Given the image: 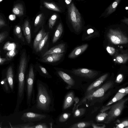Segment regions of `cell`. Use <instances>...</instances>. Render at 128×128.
<instances>
[{
    "mask_svg": "<svg viewBox=\"0 0 128 128\" xmlns=\"http://www.w3.org/2000/svg\"><path fill=\"white\" fill-rule=\"evenodd\" d=\"M72 0H64L66 4H70L71 3Z\"/></svg>",
    "mask_w": 128,
    "mask_h": 128,
    "instance_id": "cell-47",
    "label": "cell"
},
{
    "mask_svg": "<svg viewBox=\"0 0 128 128\" xmlns=\"http://www.w3.org/2000/svg\"><path fill=\"white\" fill-rule=\"evenodd\" d=\"M14 32L15 34L22 41H24V38L22 36L20 26H16L14 28Z\"/></svg>",
    "mask_w": 128,
    "mask_h": 128,
    "instance_id": "cell-26",
    "label": "cell"
},
{
    "mask_svg": "<svg viewBox=\"0 0 128 128\" xmlns=\"http://www.w3.org/2000/svg\"><path fill=\"white\" fill-rule=\"evenodd\" d=\"M124 125V127L128 126V120H124L122 122Z\"/></svg>",
    "mask_w": 128,
    "mask_h": 128,
    "instance_id": "cell-43",
    "label": "cell"
},
{
    "mask_svg": "<svg viewBox=\"0 0 128 128\" xmlns=\"http://www.w3.org/2000/svg\"><path fill=\"white\" fill-rule=\"evenodd\" d=\"M88 46L87 44H85L75 48L69 54L68 57L69 58H74L78 56L84 52Z\"/></svg>",
    "mask_w": 128,
    "mask_h": 128,
    "instance_id": "cell-16",
    "label": "cell"
},
{
    "mask_svg": "<svg viewBox=\"0 0 128 128\" xmlns=\"http://www.w3.org/2000/svg\"><path fill=\"white\" fill-rule=\"evenodd\" d=\"M49 34V32H47L45 37L40 42L36 50V52H40L42 50L48 39Z\"/></svg>",
    "mask_w": 128,
    "mask_h": 128,
    "instance_id": "cell-24",
    "label": "cell"
},
{
    "mask_svg": "<svg viewBox=\"0 0 128 128\" xmlns=\"http://www.w3.org/2000/svg\"><path fill=\"white\" fill-rule=\"evenodd\" d=\"M7 60L6 58H2L0 56V65L3 64Z\"/></svg>",
    "mask_w": 128,
    "mask_h": 128,
    "instance_id": "cell-42",
    "label": "cell"
},
{
    "mask_svg": "<svg viewBox=\"0 0 128 128\" xmlns=\"http://www.w3.org/2000/svg\"><path fill=\"white\" fill-rule=\"evenodd\" d=\"M74 99V92L70 91L66 95L62 106V109L65 110L70 107L73 104Z\"/></svg>",
    "mask_w": 128,
    "mask_h": 128,
    "instance_id": "cell-14",
    "label": "cell"
},
{
    "mask_svg": "<svg viewBox=\"0 0 128 128\" xmlns=\"http://www.w3.org/2000/svg\"><path fill=\"white\" fill-rule=\"evenodd\" d=\"M63 55V53H53L43 57L41 61L48 63L55 62L60 60Z\"/></svg>",
    "mask_w": 128,
    "mask_h": 128,
    "instance_id": "cell-10",
    "label": "cell"
},
{
    "mask_svg": "<svg viewBox=\"0 0 128 128\" xmlns=\"http://www.w3.org/2000/svg\"><path fill=\"white\" fill-rule=\"evenodd\" d=\"M128 60V55L127 54H120L117 55L114 58V62L118 64L126 63Z\"/></svg>",
    "mask_w": 128,
    "mask_h": 128,
    "instance_id": "cell-21",
    "label": "cell"
},
{
    "mask_svg": "<svg viewBox=\"0 0 128 128\" xmlns=\"http://www.w3.org/2000/svg\"><path fill=\"white\" fill-rule=\"evenodd\" d=\"M94 30L92 29H89L88 30L87 32L88 34H90L94 32Z\"/></svg>",
    "mask_w": 128,
    "mask_h": 128,
    "instance_id": "cell-46",
    "label": "cell"
},
{
    "mask_svg": "<svg viewBox=\"0 0 128 128\" xmlns=\"http://www.w3.org/2000/svg\"><path fill=\"white\" fill-rule=\"evenodd\" d=\"M59 76L67 84L66 87V89H68L73 86L75 84V82L73 78L69 75L64 72L59 70L57 72Z\"/></svg>",
    "mask_w": 128,
    "mask_h": 128,
    "instance_id": "cell-12",
    "label": "cell"
},
{
    "mask_svg": "<svg viewBox=\"0 0 128 128\" xmlns=\"http://www.w3.org/2000/svg\"><path fill=\"white\" fill-rule=\"evenodd\" d=\"M49 128L46 123H41L33 125L30 128Z\"/></svg>",
    "mask_w": 128,
    "mask_h": 128,
    "instance_id": "cell-35",
    "label": "cell"
},
{
    "mask_svg": "<svg viewBox=\"0 0 128 128\" xmlns=\"http://www.w3.org/2000/svg\"><path fill=\"white\" fill-rule=\"evenodd\" d=\"M57 15L55 14L51 16L48 20V26L49 28L52 29L54 26L57 19Z\"/></svg>",
    "mask_w": 128,
    "mask_h": 128,
    "instance_id": "cell-28",
    "label": "cell"
},
{
    "mask_svg": "<svg viewBox=\"0 0 128 128\" xmlns=\"http://www.w3.org/2000/svg\"><path fill=\"white\" fill-rule=\"evenodd\" d=\"M36 106L37 109L44 112L55 111L53 92L48 85L38 80L36 82Z\"/></svg>",
    "mask_w": 128,
    "mask_h": 128,
    "instance_id": "cell-1",
    "label": "cell"
},
{
    "mask_svg": "<svg viewBox=\"0 0 128 128\" xmlns=\"http://www.w3.org/2000/svg\"><path fill=\"white\" fill-rule=\"evenodd\" d=\"M93 128H105V125L97 124L95 123H92V125Z\"/></svg>",
    "mask_w": 128,
    "mask_h": 128,
    "instance_id": "cell-40",
    "label": "cell"
},
{
    "mask_svg": "<svg viewBox=\"0 0 128 128\" xmlns=\"http://www.w3.org/2000/svg\"><path fill=\"white\" fill-rule=\"evenodd\" d=\"M108 76V73H106L102 76L96 80L88 88L85 95L92 91L100 88V85L106 79Z\"/></svg>",
    "mask_w": 128,
    "mask_h": 128,
    "instance_id": "cell-9",
    "label": "cell"
},
{
    "mask_svg": "<svg viewBox=\"0 0 128 128\" xmlns=\"http://www.w3.org/2000/svg\"><path fill=\"white\" fill-rule=\"evenodd\" d=\"M63 32V28L61 23H60L57 27L52 40V42L54 44L59 39Z\"/></svg>",
    "mask_w": 128,
    "mask_h": 128,
    "instance_id": "cell-20",
    "label": "cell"
},
{
    "mask_svg": "<svg viewBox=\"0 0 128 128\" xmlns=\"http://www.w3.org/2000/svg\"><path fill=\"white\" fill-rule=\"evenodd\" d=\"M12 12L14 14L18 16H21L24 14V8L23 6L21 4L16 5L14 8Z\"/></svg>",
    "mask_w": 128,
    "mask_h": 128,
    "instance_id": "cell-23",
    "label": "cell"
},
{
    "mask_svg": "<svg viewBox=\"0 0 128 128\" xmlns=\"http://www.w3.org/2000/svg\"></svg>",
    "mask_w": 128,
    "mask_h": 128,
    "instance_id": "cell-51",
    "label": "cell"
},
{
    "mask_svg": "<svg viewBox=\"0 0 128 128\" xmlns=\"http://www.w3.org/2000/svg\"><path fill=\"white\" fill-rule=\"evenodd\" d=\"M46 33L47 32H45L43 27H42V29L36 35L34 39L33 46L34 50H36L40 42L44 38Z\"/></svg>",
    "mask_w": 128,
    "mask_h": 128,
    "instance_id": "cell-18",
    "label": "cell"
},
{
    "mask_svg": "<svg viewBox=\"0 0 128 128\" xmlns=\"http://www.w3.org/2000/svg\"><path fill=\"white\" fill-rule=\"evenodd\" d=\"M22 30L26 41L28 44L30 43L31 39V30L29 22L26 20L23 26Z\"/></svg>",
    "mask_w": 128,
    "mask_h": 128,
    "instance_id": "cell-15",
    "label": "cell"
},
{
    "mask_svg": "<svg viewBox=\"0 0 128 128\" xmlns=\"http://www.w3.org/2000/svg\"><path fill=\"white\" fill-rule=\"evenodd\" d=\"M17 53V51L16 48L9 51L6 54V58L7 60L12 59Z\"/></svg>",
    "mask_w": 128,
    "mask_h": 128,
    "instance_id": "cell-30",
    "label": "cell"
},
{
    "mask_svg": "<svg viewBox=\"0 0 128 128\" xmlns=\"http://www.w3.org/2000/svg\"><path fill=\"white\" fill-rule=\"evenodd\" d=\"M121 0H115L105 10L101 16L104 18L108 16L116 10V8Z\"/></svg>",
    "mask_w": 128,
    "mask_h": 128,
    "instance_id": "cell-17",
    "label": "cell"
},
{
    "mask_svg": "<svg viewBox=\"0 0 128 128\" xmlns=\"http://www.w3.org/2000/svg\"><path fill=\"white\" fill-rule=\"evenodd\" d=\"M46 117V116L45 114L28 112L24 113L21 119L24 122H32L40 120Z\"/></svg>",
    "mask_w": 128,
    "mask_h": 128,
    "instance_id": "cell-8",
    "label": "cell"
},
{
    "mask_svg": "<svg viewBox=\"0 0 128 128\" xmlns=\"http://www.w3.org/2000/svg\"><path fill=\"white\" fill-rule=\"evenodd\" d=\"M35 74L32 65L30 66L28 74L26 79V100L28 106L30 107L31 103H34V84Z\"/></svg>",
    "mask_w": 128,
    "mask_h": 128,
    "instance_id": "cell-4",
    "label": "cell"
},
{
    "mask_svg": "<svg viewBox=\"0 0 128 128\" xmlns=\"http://www.w3.org/2000/svg\"><path fill=\"white\" fill-rule=\"evenodd\" d=\"M106 50L111 55H113L116 52L115 49L113 47L110 46H108Z\"/></svg>",
    "mask_w": 128,
    "mask_h": 128,
    "instance_id": "cell-37",
    "label": "cell"
},
{
    "mask_svg": "<svg viewBox=\"0 0 128 128\" xmlns=\"http://www.w3.org/2000/svg\"><path fill=\"white\" fill-rule=\"evenodd\" d=\"M72 72L76 76L90 79L94 78L98 74L97 71L86 68L74 69Z\"/></svg>",
    "mask_w": 128,
    "mask_h": 128,
    "instance_id": "cell-7",
    "label": "cell"
},
{
    "mask_svg": "<svg viewBox=\"0 0 128 128\" xmlns=\"http://www.w3.org/2000/svg\"><path fill=\"white\" fill-rule=\"evenodd\" d=\"M125 127L123 124L122 123L118 124L116 128H122Z\"/></svg>",
    "mask_w": 128,
    "mask_h": 128,
    "instance_id": "cell-44",
    "label": "cell"
},
{
    "mask_svg": "<svg viewBox=\"0 0 128 128\" xmlns=\"http://www.w3.org/2000/svg\"><path fill=\"white\" fill-rule=\"evenodd\" d=\"M128 99L127 98L122 99L112 105L102 108L100 110V112H102L110 108L104 122L107 124H109L119 116L124 108L125 104Z\"/></svg>",
    "mask_w": 128,
    "mask_h": 128,
    "instance_id": "cell-2",
    "label": "cell"
},
{
    "mask_svg": "<svg viewBox=\"0 0 128 128\" xmlns=\"http://www.w3.org/2000/svg\"><path fill=\"white\" fill-rule=\"evenodd\" d=\"M52 123H50V128H52Z\"/></svg>",
    "mask_w": 128,
    "mask_h": 128,
    "instance_id": "cell-49",
    "label": "cell"
},
{
    "mask_svg": "<svg viewBox=\"0 0 128 128\" xmlns=\"http://www.w3.org/2000/svg\"><path fill=\"white\" fill-rule=\"evenodd\" d=\"M39 67L42 74H44V76L48 78H52L51 76L49 74L45 68L41 66H40Z\"/></svg>",
    "mask_w": 128,
    "mask_h": 128,
    "instance_id": "cell-33",
    "label": "cell"
},
{
    "mask_svg": "<svg viewBox=\"0 0 128 128\" xmlns=\"http://www.w3.org/2000/svg\"><path fill=\"white\" fill-rule=\"evenodd\" d=\"M92 123L90 122H77L71 125L70 128H84L89 127L92 125Z\"/></svg>",
    "mask_w": 128,
    "mask_h": 128,
    "instance_id": "cell-22",
    "label": "cell"
},
{
    "mask_svg": "<svg viewBox=\"0 0 128 128\" xmlns=\"http://www.w3.org/2000/svg\"><path fill=\"white\" fill-rule=\"evenodd\" d=\"M123 79V75L122 74H120L117 76L116 82L117 83H120L122 81Z\"/></svg>",
    "mask_w": 128,
    "mask_h": 128,
    "instance_id": "cell-39",
    "label": "cell"
},
{
    "mask_svg": "<svg viewBox=\"0 0 128 128\" xmlns=\"http://www.w3.org/2000/svg\"><path fill=\"white\" fill-rule=\"evenodd\" d=\"M107 36L110 41L114 44H125L128 42L127 37L118 30L110 29L107 33Z\"/></svg>",
    "mask_w": 128,
    "mask_h": 128,
    "instance_id": "cell-6",
    "label": "cell"
},
{
    "mask_svg": "<svg viewBox=\"0 0 128 128\" xmlns=\"http://www.w3.org/2000/svg\"><path fill=\"white\" fill-rule=\"evenodd\" d=\"M44 4L45 7L49 9L57 12H60V8L53 3L44 2Z\"/></svg>",
    "mask_w": 128,
    "mask_h": 128,
    "instance_id": "cell-25",
    "label": "cell"
},
{
    "mask_svg": "<svg viewBox=\"0 0 128 128\" xmlns=\"http://www.w3.org/2000/svg\"><path fill=\"white\" fill-rule=\"evenodd\" d=\"M8 35V33L7 32H4L0 33V42L4 40Z\"/></svg>",
    "mask_w": 128,
    "mask_h": 128,
    "instance_id": "cell-36",
    "label": "cell"
},
{
    "mask_svg": "<svg viewBox=\"0 0 128 128\" xmlns=\"http://www.w3.org/2000/svg\"><path fill=\"white\" fill-rule=\"evenodd\" d=\"M128 87L120 89L115 95L105 106L102 108H105L110 106L111 104L122 99L123 97L128 94Z\"/></svg>",
    "mask_w": 128,
    "mask_h": 128,
    "instance_id": "cell-11",
    "label": "cell"
},
{
    "mask_svg": "<svg viewBox=\"0 0 128 128\" xmlns=\"http://www.w3.org/2000/svg\"><path fill=\"white\" fill-rule=\"evenodd\" d=\"M65 44H60L53 47L46 51L42 55V57L53 53H63L65 52Z\"/></svg>",
    "mask_w": 128,
    "mask_h": 128,
    "instance_id": "cell-13",
    "label": "cell"
},
{
    "mask_svg": "<svg viewBox=\"0 0 128 128\" xmlns=\"http://www.w3.org/2000/svg\"><path fill=\"white\" fill-rule=\"evenodd\" d=\"M5 25V22L0 18V28Z\"/></svg>",
    "mask_w": 128,
    "mask_h": 128,
    "instance_id": "cell-41",
    "label": "cell"
},
{
    "mask_svg": "<svg viewBox=\"0 0 128 128\" xmlns=\"http://www.w3.org/2000/svg\"><path fill=\"white\" fill-rule=\"evenodd\" d=\"M2 0H0V2L2 1Z\"/></svg>",
    "mask_w": 128,
    "mask_h": 128,
    "instance_id": "cell-50",
    "label": "cell"
},
{
    "mask_svg": "<svg viewBox=\"0 0 128 128\" xmlns=\"http://www.w3.org/2000/svg\"><path fill=\"white\" fill-rule=\"evenodd\" d=\"M86 109L84 108L77 109L74 112L73 116L74 118H78L82 116L85 113Z\"/></svg>",
    "mask_w": 128,
    "mask_h": 128,
    "instance_id": "cell-27",
    "label": "cell"
},
{
    "mask_svg": "<svg viewBox=\"0 0 128 128\" xmlns=\"http://www.w3.org/2000/svg\"><path fill=\"white\" fill-rule=\"evenodd\" d=\"M68 19L72 26L76 32L80 31L82 28V20L78 10L73 3L68 6Z\"/></svg>",
    "mask_w": 128,
    "mask_h": 128,
    "instance_id": "cell-3",
    "label": "cell"
},
{
    "mask_svg": "<svg viewBox=\"0 0 128 128\" xmlns=\"http://www.w3.org/2000/svg\"><path fill=\"white\" fill-rule=\"evenodd\" d=\"M14 74L12 68L10 66L8 68L6 73V78L11 89L13 90L14 88Z\"/></svg>",
    "mask_w": 128,
    "mask_h": 128,
    "instance_id": "cell-19",
    "label": "cell"
},
{
    "mask_svg": "<svg viewBox=\"0 0 128 128\" xmlns=\"http://www.w3.org/2000/svg\"><path fill=\"white\" fill-rule=\"evenodd\" d=\"M10 19L11 20H13L16 18V16L14 15H10L9 17Z\"/></svg>",
    "mask_w": 128,
    "mask_h": 128,
    "instance_id": "cell-45",
    "label": "cell"
},
{
    "mask_svg": "<svg viewBox=\"0 0 128 128\" xmlns=\"http://www.w3.org/2000/svg\"></svg>",
    "mask_w": 128,
    "mask_h": 128,
    "instance_id": "cell-52",
    "label": "cell"
},
{
    "mask_svg": "<svg viewBox=\"0 0 128 128\" xmlns=\"http://www.w3.org/2000/svg\"><path fill=\"white\" fill-rule=\"evenodd\" d=\"M16 46L14 43H10L9 42H7L3 47L4 50L10 51L16 48Z\"/></svg>",
    "mask_w": 128,
    "mask_h": 128,
    "instance_id": "cell-29",
    "label": "cell"
},
{
    "mask_svg": "<svg viewBox=\"0 0 128 128\" xmlns=\"http://www.w3.org/2000/svg\"><path fill=\"white\" fill-rule=\"evenodd\" d=\"M114 84V82L113 81H108L101 86L85 94L81 102H84L87 100H93L103 96L108 90L113 87Z\"/></svg>",
    "mask_w": 128,
    "mask_h": 128,
    "instance_id": "cell-5",
    "label": "cell"
},
{
    "mask_svg": "<svg viewBox=\"0 0 128 128\" xmlns=\"http://www.w3.org/2000/svg\"><path fill=\"white\" fill-rule=\"evenodd\" d=\"M7 80L6 78H5L2 80L1 82V84H2L4 87L5 89L6 90H8V84L6 82V81Z\"/></svg>",
    "mask_w": 128,
    "mask_h": 128,
    "instance_id": "cell-38",
    "label": "cell"
},
{
    "mask_svg": "<svg viewBox=\"0 0 128 128\" xmlns=\"http://www.w3.org/2000/svg\"><path fill=\"white\" fill-rule=\"evenodd\" d=\"M42 18V14H38L34 22V26L35 27L41 23Z\"/></svg>",
    "mask_w": 128,
    "mask_h": 128,
    "instance_id": "cell-34",
    "label": "cell"
},
{
    "mask_svg": "<svg viewBox=\"0 0 128 128\" xmlns=\"http://www.w3.org/2000/svg\"><path fill=\"white\" fill-rule=\"evenodd\" d=\"M71 114L65 112L62 114L59 117L58 120L60 122H64L66 121L70 118Z\"/></svg>",
    "mask_w": 128,
    "mask_h": 128,
    "instance_id": "cell-31",
    "label": "cell"
},
{
    "mask_svg": "<svg viewBox=\"0 0 128 128\" xmlns=\"http://www.w3.org/2000/svg\"><path fill=\"white\" fill-rule=\"evenodd\" d=\"M107 115V113L102 112L98 114L96 118V120L98 122H100L104 121Z\"/></svg>",
    "mask_w": 128,
    "mask_h": 128,
    "instance_id": "cell-32",
    "label": "cell"
},
{
    "mask_svg": "<svg viewBox=\"0 0 128 128\" xmlns=\"http://www.w3.org/2000/svg\"><path fill=\"white\" fill-rule=\"evenodd\" d=\"M122 22L126 24H128V18H125L122 20Z\"/></svg>",
    "mask_w": 128,
    "mask_h": 128,
    "instance_id": "cell-48",
    "label": "cell"
}]
</instances>
